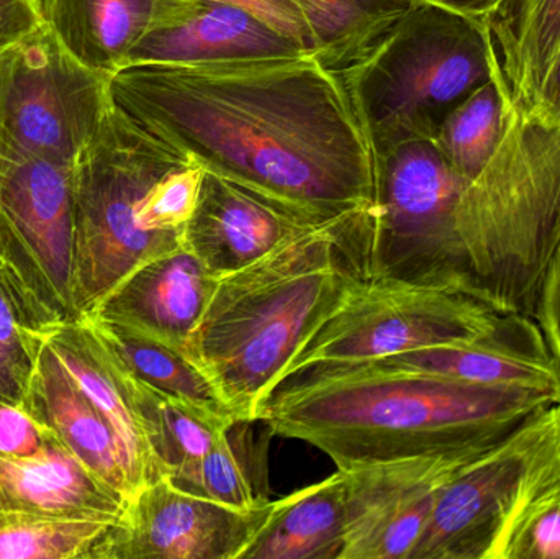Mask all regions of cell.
Returning a JSON list of instances; mask_svg holds the SVG:
<instances>
[{"label":"cell","mask_w":560,"mask_h":559,"mask_svg":"<svg viewBox=\"0 0 560 559\" xmlns=\"http://www.w3.org/2000/svg\"><path fill=\"white\" fill-rule=\"evenodd\" d=\"M108 85L147 133L316 225L374 199L368 135L316 56L131 65Z\"/></svg>","instance_id":"1"},{"label":"cell","mask_w":560,"mask_h":559,"mask_svg":"<svg viewBox=\"0 0 560 559\" xmlns=\"http://www.w3.org/2000/svg\"><path fill=\"white\" fill-rule=\"evenodd\" d=\"M552 397L371 363H319L272 391L258 422L325 453L338 469L492 449Z\"/></svg>","instance_id":"2"},{"label":"cell","mask_w":560,"mask_h":559,"mask_svg":"<svg viewBox=\"0 0 560 559\" xmlns=\"http://www.w3.org/2000/svg\"><path fill=\"white\" fill-rule=\"evenodd\" d=\"M364 209L306 230L253 265L220 276L186 350L240 422H258L295 354L365 278Z\"/></svg>","instance_id":"3"},{"label":"cell","mask_w":560,"mask_h":559,"mask_svg":"<svg viewBox=\"0 0 560 559\" xmlns=\"http://www.w3.org/2000/svg\"><path fill=\"white\" fill-rule=\"evenodd\" d=\"M374 156L434 140L447 115L495 79L480 16L415 0L336 69Z\"/></svg>","instance_id":"4"},{"label":"cell","mask_w":560,"mask_h":559,"mask_svg":"<svg viewBox=\"0 0 560 559\" xmlns=\"http://www.w3.org/2000/svg\"><path fill=\"white\" fill-rule=\"evenodd\" d=\"M460 232L480 295L533 315L560 242V124L512 110L492 160L464 190Z\"/></svg>","instance_id":"5"},{"label":"cell","mask_w":560,"mask_h":559,"mask_svg":"<svg viewBox=\"0 0 560 559\" xmlns=\"http://www.w3.org/2000/svg\"><path fill=\"white\" fill-rule=\"evenodd\" d=\"M187 154L147 133L114 104L74 164V268L79 317L156 256L183 248V233L144 232L138 203Z\"/></svg>","instance_id":"6"},{"label":"cell","mask_w":560,"mask_h":559,"mask_svg":"<svg viewBox=\"0 0 560 559\" xmlns=\"http://www.w3.org/2000/svg\"><path fill=\"white\" fill-rule=\"evenodd\" d=\"M467 184L433 140L375 156L374 199L364 210L365 278L446 286L483 299L460 232Z\"/></svg>","instance_id":"7"},{"label":"cell","mask_w":560,"mask_h":559,"mask_svg":"<svg viewBox=\"0 0 560 559\" xmlns=\"http://www.w3.org/2000/svg\"><path fill=\"white\" fill-rule=\"evenodd\" d=\"M74 164L0 140V276L39 335L79 318L72 292Z\"/></svg>","instance_id":"8"},{"label":"cell","mask_w":560,"mask_h":559,"mask_svg":"<svg viewBox=\"0 0 560 559\" xmlns=\"http://www.w3.org/2000/svg\"><path fill=\"white\" fill-rule=\"evenodd\" d=\"M560 476V404L523 420L441 488L410 559H500L529 502Z\"/></svg>","instance_id":"9"},{"label":"cell","mask_w":560,"mask_h":559,"mask_svg":"<svg viewBox=\"0 0 560 559\" xmlns=\"http://www.w3.org/2000/svg\"><path fill=\"white\" fill-rule=\"evenodd\" d=\"M502 314L463 289L362 278L295 354L282 381L313 364L362 363L470 340Z\"/></svg>","instance_id":"10"},{"label":"cell","mask_w":560,"mask_h":559,"mask_svg":"<svg viewBox=\"0 0 560 559\" xmlns=\"http://www.w3.org/2000/svg\"><path fill=\"white\" fill-rule=\"evenodd\" d=\"M110 78L78 61L43 23L0 55V140L74 164L110 108Z\"/></svg>","instance_id":"11"},{"label":"cell","mask_w":560,"mask_h":559,"mask_svg":"<svg viewBox=\"0 0 560 559\" xmlns=\"http://www.w3.org/2000/svg\"><path fill=\"white\" fill-rule=\"evenodd\" d=\"M272 505L230 508L160 478L127 502L88 559H242Z\"/></svg>","instance_id":"12"},{"label":"cell","mask_w":560,"mask_h":559,"mask_svg":"<svg viewBox=\"0 0 560 559\" xmlns=\"http://www.w3.org/2000/svg\"><path fill=\"white\" fill-rule=\"evenodd\" d=\"M489 450L349 469L341 559H410L441 488Z\"/></svg>","instance_id":"13"},{"label":"cell","mask_w":560,"mask_h":559,"mask_svg":"<svg viewBox=\"0 0 560 559\" xmlns=\"http://www.w3.org/2000/svg\"><path fill=\"white\" fill-rule=\"evenodd\" d=\"M312 55L245 7L225 0H154L131 65H200Z\"/></svg>","instance_id":"14"},{"label":"cell","mask_w":560,"mask_h":559,"mask_svg":"<svg viewBox=\"0 0 560 559\" xmlns=\"http://www.w3.org/2000/svg\"><path fill=\"white\" fill-rule=\"evenodd\" d=\"M457 383L533 391L560 404V368L533 315L505 312L479 337L362 361Z\"/></svg>","instance_id":"15"},{"label":"cell","mask_w":560,"mask_h":559,"mask_svg":"<svg viewBox=\"0 0 560 559\" xmlns=\"http://www.w3.org/2000/svg\"><path fill=\"white\" fill-rule=\"evenodd\" d=\"M315 226L256 190L206 171L183 245L220 278Z\"/></svg>","instance_id":"16"},{"label":"cell","mask_w":560,"mask_h":559,"mask_svg":"<svg viewBox=\"0 0 560 559\" xmlns=\"http://www.w3.org/2000/svg\"><path fill=\"white\" fill-rule=\"evenodd\" d=\"M217 284L219 276L183 246L138 266L84 315L186 350Z\"/></svg>","instance_id":"17"},{"label":"cell","mask_w":560,"mask_h":559,"mask_svg":"<svg viewBox=\"0 0 560 559\" xmlns=\"http://www.w3.org/2000/svg\"><path fill=\"white\" fill-rule=\"evenodd\" d=\"M127 502L56 436L36 455H0V514L115 522Z\"/></svg>","instance_id":"18"},{"label":"cell","mask_w":560,"mask_h":559,"mask_svg":"<svg viewBox=\"0 0 560 559\" xmlns=\"http://www.w3.org/2000/svg\"><path fill=\"white\" fill-rule=\"evenodd\" d=\"M23 407L102 481L117 489L127 501L133 498L117 433L46 341Z\"/></svg>","instance_id":"19"},{"label":"cell","mask_w":560,"mask_h":559,"mask_svg":"<svg viewBox=\"0 0 560 559\" xmlns=\"http://www.w3.org/2000/svg\"><path fill=\"white\" fill-rule=\"evenodd\" d=\"M42 337L117 433L135 494L150 482L158 481L161 473L135 409L130 376L102 343L91 324L79 317L46 331Z\"/></svg>","instance_id":"20"},{"label":"cell","mask_w":560,"mask_h":559,"mask_svg":"<svg viewBox=\"0 0 560 559\" xmlns=\"http://www.w3.org/2000/svg\"><path fill=\"white\" fill-rule=\"evenodd\" d=\"M483 23L506 102L528 117L560 43V0H499Z\"/></svg>","instance_id":"21"},{"label":"cell","mask_w":560,"mask_h":559,"mask_svg":"<svg viewBox=\"0 0 560 559\" xmlns=\"http://www.w3.org/2000/svg\"><path fill=\"white\" fill-rule=\"evenodd\" d=\"M349 475H336L275 502L242 559H341L348 525Z\"/></svg>","instance_id":"22"},{"label":"cell","mask_w":560,"mask_h":559,"mask_svg":"<svg viewBox=\"0 0 560 559\" xmlns=\"http://www.w3.org/2000/svg\"><path fill=\"white\" fill-rule=\"evenodd\" d=\"M154 0H42L43 22L78 61L114 75L150 25Z\"/></svg>","instance_id":"23"},{"label":"cell","mask_w":560,"mask_h":559,"mask_svg":"<svg viewBox=\"0 0 560 559\" xmlns=\"http://www.w3.org/2000/svg\"><path fill=\"white\" fill-rule=\"evenodd\" d=\"M118 363L141 383L196 409L213 422L238 423L206 371L183 348L94 315H82Z\"/></svg>","instance_id":"24"},{"label":"cell","mask_w":560,"mask_h":559,"mask_svg":"<svg viewBox=\"0 0 560 559\" xmlns=\"http://www.w3.org/2000/svg\"><path fill=\"white\" fill-rule=\"evenodd\" d=\"M243 427L245 422L229 427L202 458L164 478L180 491L230 508L266 504L265 452Z\"/></svg>","instance_id":"25"},{"label":"cell","mask_w":560,"mask_h":559,"mask_svg":"<svg viewBox=\"0 0 560 559\" xmlns=\"http://www.w3.org/2000/svg\"><path fill=\"white\" fill-rule=\"evenodd\" d=\"M128 373V371H127ZM130 376L131 397L161 478L202 458L229 427Z\"/></svg>","instance_id":"26"},{"label":"cell","mask_w":560,"mask_h":559,"mask_svg":"<svg viewBox=\"0 0 560 559\" xmlns=\"http://www.w3.org/2000/svg\"><path fill=\"white\" fill-rule=\"evenodd\" d=\"M512 110L495 78L464 98L441 125L434 144L467 183L492 160Z\"/></svg>","instance_id":"27"},{"label":"cell","mask_w":560,"mask_h":559,"mask_svg":"<svg viewBox=\"0 0 560 559\" xmlns=\"http://www.w3.org/2000/svg\"><path fill=\"white\" fill-rule=\"evenodd\" d=\"M315 36L316 58L341 68L369 39L413 5L415 0H300Z\"/></svg>","instance_id":"28"},{"label":"cell","mask_w":560,"mask_h":559,"mask_svg":"<svg viewBox=\"0 0 560 559\" xmlns=\"http://www.w3.org/2000/svg\"><path fill=\"white\" fill-rule=\"evenodd\" d=\"M112 524L88 519L0 514V559H88L95 541Z\"/></svg>","instance_id":"29"},{"label":"cell","mask_w":560,"mask_h":559,"mask_svg":"<svg viewBox=\"0 0 560 559\" xmlns=\"http://www.w3.org/2000/svg\"><path fill=\"white\" fill-rule=\"evenodd\" d=\"M45 338L0 276V399L23 406Z\"/></svg>","instance_id":"30"},{"label":"cell","mask_w":560,"mask_h":559,"mask_svg":"<svg viewBox=\"0 0 560 559\" xmlns=\"http://www.w3.org/2000/svg\"><path fill=\"white\" fill-rule=\"evenodd\" d=\"M203 174L192 158L167 171L138 203V226L144 232L183 233L196 210Z\"/></svg>","instance_id":"31"},{"label":"cell","mask_w":560,"mask_h":559,"mask_svg":"<svg viewBox=\"0 0 560 559\" xmlns=\"http://www.w3.org/2000/svg\"><path fill=\"white\" fill-rule=\"evenodd\" d=\"M500 559H560V476L529 502Z\"/></svg>","instance_id":"32"},{"label":"cell","mask_w":560,"mask_h":559,"mask_svg":"<svg viewBox=\"0 0 560 559\" xmlns=\"http://www.w3.org/2000/svg\"><path fill=\"white\" fill-rule=\"evenodd\" d=\"M52 436L25 407L0 399V455H36Z\"/></svg>","instance_id":"33"},{"label":"cell","mask_w":560,"mask_h":559,"mask_svg":"<svg viewBox=\"0 0 560 559\" xmlns=\"http://www.w3.org/2000/svg\"><path fill=\"white\" fill-rule=\"evenodd\" d=\"M252 10L256 15L271 23L283 35L299 43L306 51L315 55L316 43L300 0H225Z\"/></svg>","instance_id":"34"},{"label":"cell","mask_w":560,"mask_h":559,"mask_svg":"<svg viewBox=\"0 0 560 559\" xmlns=\"http://www.w3.org/2000/svg\"><path fill=\"white\" fill-rule=\"evenodd\" d=\"M533 317L560 368V242L539 284Z\"/></svg>","instance_id":"35"},{"label":"cell","mask_w":560,"mask_h":559,"mask_svg":"<svg viewBox=\"0 0 560 559\" xmlns=\"http://www.w3.org/2000/svg\"><path fill=\"white\" fill-rule=\"evenodd\" d=\"M43 23L42 0H0V55Z\"/></svg>","instance_id":"36"},{"label":"cell","mask_w":560,"mask_h":559,"mask_svg":"<svg viewBox=\"0 0 560 559\" xmlns=\"http://www.w3.org/2000/svg\"><path fill=\"white\" fill-rule=\"evenodd\" d=\"M528 118L545 125L560 124V43Z\"/></svg>","instance_id":"37"},{"label":"cell","mask_w":560,"mask_h":559,"mask_svg":"<svg viewBox=\"0 0 560 559\" xmlns=\"http://www.w3.org/2000/svg\"><path fill=\"white\" fill-rule=\"evenodd\" d=\"M428 2L440 3V5L483 19L499 0H428Z\"/></svg>","instance_id":"38"}]
</instances>
